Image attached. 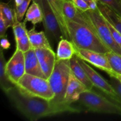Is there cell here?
<instances>
[{"instance_id":"cell-1","label":"cell","mask_w":121,"mask_h":121,"mask_svg":"<svg viewBox=\"0 0 121 121\" xmlns=\"http://www.w3.org/2000/svg\"><path fill=\"white\" fill-rule=\"evenodd\" d=\"M11 105L30 121L64 113L80 112L79 109L66 103H56L39 97L32 96L22 93L16 86L4 92Z\"/></svg>"},{"instance_id":"cell-2","label":"cell","mask_w":121,"mask_h":121,"mask_svg":"<svg viewBox=\"0 0 121 121\" xmlns=\"http://www.w3.org/2000/svg\"><path fill=\"white\" fill-rule=\"evenodd\" d=\"M65 19L69 40L74 46L105 54L111 51L92 28L69 19Z\"/></svg>"},{"instance_id":"cell-3","label":"cell","mask_w":121,"mask_h":121,"mask_svg":"<svg viewBox=\"0 0 121 121\" xmlns=\"http://www.w3.org/2000/svg\"><path fill=\"white\" fill-rule=\"evenodd\" d=\"M78 102L90 112L121 115V105L92 89L82 93Z\"/></svg>"},{"instance_id":"cell-4","label":"cell","mask_w":121,"mask_h":121,"mask_svg":"<svg viewBox=\"0 0 121 121\" xmlns=\"http://www.w3.org/2000/svg\"><path fill=\"white\" fill-rule=\"evenodd\" d=\"M70 73L69 59L56 60L53 72L48 79L51 88L55 95L52 100L54 102L65 103V97Z\"/></svg>"},{"instance_id":"cell-5","label":"cell","mask_w":121,"mask_h":121,"mask_svg":"<svg viewBox=\"0 0 121 121\" xmlns=\"http://www.w3.org/2000/svg\"><path fill=\"white\" fill-rule=\"evenodd\" d=\"M16 86L22 93L32 96L52 100L55 96L48 79L27 73L20 79Z\"/></svg>"},{"instance_id":"cell-6","label":"cell","mask_w":121,"mask_h":121,"mask_svg":"<svg viewBox=\"0 0 121 121\" xmlns=\"http://www.w3.org/2000/svg\"><path fill=\"white\" fill-rule=\"evenodd\" d=\"M92 24L94 31L110 50L121 56V48L116 43L105 18L99 9H89L83 13Z\"/></svg>"},{"instance_id":"cell-7","label":"cell","mask_w":121,"mask_h":121,"mask_svg":"<svg viewBox=\"0 0 121 121\" xmlns=\"http://www.w3.org/2000/svg\"><path fill=\"white\" fill-rule=\"evenodd\" d=\"M40 4L43 15L45 33L49 41H60L63 38L59 21L47 0H34Z\"/></svg>"},{"instance_id":"cell-8","label":"cell","mask_w":121,"mask_h":121,"mask_svg":"<svg viewBox=\"0 0 121 121\" xmlns=\"http://www.w3.org/2000/svg\"><path fill=\"white\" fill-rule=\"evenodd\" d=\"M79 63L80 64L83 69L86 72L89 78L93 83V86L100 90L106 96L112 99L113 101L117 103L118 100V95L113 88L112 86L109 82L106 81L102 76L100 75L97 72H96L93 68L87 65L85 61L78 57Z\"/></svg>"},{"instance_id":"cell-9","label":"cell","mask_w":121,"mask_h":121,"mask_svg":"<svg viewBox=\"0 0 121 121\" xmlns=\"http://www.w3.org/2000/svg\"><path fill=\"white\" fill-rule=\"evenodd\" d=\"M74 48H75V54L79 58L93 65L97 68L105 71L109 74V76L114 74L108 60L106 54L79 48L76 46H74Z\"/></svg>"},{"instance_id":"cell-10","label":"cell","mask_w":121,"mask_h":121,"mask_svg":"<svg viewBox=\"0 0 121 121\" xmlns=\"http://www.w3.org/2000/svg\"><path fill=\"white\" fill-rule=\"evenodd\" d=\"M6 73L9 80L16 86L20 79L26 74L24 53L16 49L6 64Z\"/></svg>"},{"instance_id":"cell-11","label":"cell","mask_w":121,"mask_h":121,"mask_svg":"<svg viewBox=\"0 0 121 121\" xmlns=\"http://www.w3.org/2000/svg\"><path fill=\"white\" fill-rule=\"evenodd\" d=\"M35 52L41 69L47 79H48L55 66L57 60L56 54L51 48H35Z\"/></svg>"},{"instance_id":"cell-12","label":"cell","mask_w":121,"mask_h":121,"mask_svg":"<svg viewBox=\"0 0 121 121\" xmlns=\"http://www.w3.org/2000/svg\"><path fill=\"white\" fill-rule=\"evenodd\" d=\"M89 91L86 86L78 80L71 72L65 97V102L68 104L78 102L82 93Z\"/></svg>"},{"instance_id":"cell-13","label":"cell","mask_w":121,"mask_h":121,"mask_svg":"<svg viewBox=\"0 0 121 121\" xmlns=\"http://www.w3.org/2000/svg\"><path fill=\"white\" fill-rule=\"evenodd\" d=\"M63 11L65 18L87 26L93 30L92 24L88 19L83 13L76 7L72 0H64L63 3Z\"/></svg>"},{"instance_id":"cell-14","label":"cell","mask_w":121,"mask_h":121,"mask_svg":"<svg viewBox=\"0 0 121 121\" xmlns=\"http://www.w3.org/2000/svg\"><path fill=\"white\" fill-rule=\"evenodd\" d=\"M24 56L26 73L47 79L41 69L34 48H31L25 52Z\"/></svg>"},{"instance_id":"cell-15","label":"cell","mask_w":121,"mask_h":121,"mask_svg":"<svg viewBox=\"0 0 121 121\" xmlns=\"http://www.w3.org/2000/svg\"><path fill=\"white\" fill-rule=\"evenodd\" d=\"M70 61L71 72L73 73V75L78 80H80L82 83H83L89 90H92L94 86L89 78L85 70L79 63L78 57L76 54H74L70 59Z\"/></svg>"},{"instance_id":"cell-16","label":"cell","mask_w":121,"mask_h":121,"mask_svg":"<svg viewBox=\"0 0 121 121\" xmlns=\"http://www.w3.org/2000/svg\"><path fill=\"white\" fill-rule=\"evenodd\" d=\"M27 34L32 48L34 49L39 48L52 49L49 40L46 36L45 32H37L35 30V27H33L31 29L27 31Z\"/></svg>"},{"instance_id":"cell-17","label":"cell","mask_w":121,"mask_h":121,"mask_svg":"<svg viewBox=\"0 0 121 121\" xmlns=\"http://www.w3.org/2000/svg\"><path fill=\"white\" fill-rule=\"evenodd\" d=\"M47 1L59 21L63 37L64 39H66L69 40L67 28H66V19L64 16L63 11V3L64 0H47Z\"/></svg>"},{"instance_id":"cell-18","label":"cell","mask_w":121,"mask_h":121,"mask_svg":"<svg viewBox=\"0 0 121 121\" xmlns=\"http://www.w3.org/2000/svg\"><path fill=\"white\" fill-rule=\"evenodd\" d=\"M98 7L104 17L121 34V17L105 5L98 1Z\"/></svg>"},{"instance_id":"cell-19","label":"cell","mask_w":121,"mask_h":121,"mask_svg":"<svg viewBox=\"0 0 121 121\" xmlns=\"http://www.w3.org/2000/svg\"><path fill=\"white\" fill-rule=\"evenodd\" d=\"M75 54V48L73 44L66 39H61L58 43L57 50V60H68Z\"/></svg>"},{"instance_id":"cell-20","label":"cell","mask_w":121,"mask_h":121,"mask_svg":"<svg viewBox=\"0 0 121 121\" xmlns=\"http://www.w3.org/2000/svg\"><path fill=\"white\" fill-rule=\"evenodd\" d=\"M43 20L42 9L41 6L37 2L33 1V4L28 7L26 12V17H25V22L30 21L33 25H35L41 22Z\"/></svg>"},{"instance_id":"cell-21","label":"cell","mask_w":121,"mask_h":121,"mask_svg":"<svg viewBox=\"0 0 121 121\" xmlns=\"http://www.w3.org/2000/svg\"><path fill=\"white\" fill-rule=\"evenodd\" d=\"M6 61L3 53V49L1 48L0 51V85L1 89L4 92H5L15 85L11 82L6 73Z\"/></svg>"},{"instance_id":"cell-22","label":"cell","mask_w":121,"mask_h":121,"mask_svg":"<svg viewBox=\"0 0 121 121\" xmlns=\"http://www.w3.org/2000/svg\"><path fill=\"white\" fill-rule=\"evenodd\" d=\"M0 14L3 17L8 28L13 27L17 20L15 9H13L8 4L5 2H1Z\"/></svg>"},{"instance_id":"cell-23","label":"cell","mask_w":121,"mask_h":121,"mask_svg":"<svg viewBox=\"0 0 121 121\" xmlns=\"http://www.w3.org/2000/svg\"><path fill=\"white\" fill-rule=\"evenodd\" d=\"M106 56L114 74L121 75V56L112 51L107 52Z\"/></svg>"},{"instance_id":"cell-24","label":"cell","mask_w":121,"mask_h":121,"mask_svg":"<svg viewBox=\"0 0 121 121\" xmlns=\"http://www.w3.org/2000/svg\"><path fill=\"white\" fill-rule=\"evenodd\" d=\"M12 27H13V31H14L15 41H18L21 38L23 37L26 34H27L28 30L26 28V22L24 21L21 22L17 20Z\"/></svg>"},{"instance_id":"cell-25","label":"cell","mask_w":121,"mask_h":121,"mask_svg":"<svg viewBox=\"0 0 121 121\" xmlns=\"http://www.w3.org/2000/svg\"><path fill=\"white\" fill-rule=\"evenodd\" d=\"M99 2L107 6L121 17V0H99Z\"/></svg>"},{"instance_id":"cell-26","label":"cell","mask_w":121,"mask_h":121,"mask_svg":"<svg viewBox=\"0 0 121 121\" xmlns=\"http://www.w3.org/2000/svg\"><path fill=\"white\" fill-rule=\"evenodd\" d=\"M31 0H24L21 5L15 7V11L17 14V19L18 21H21L23 19L25 14L28 8V5Z\"/></svg>"},{"instance_id":"cell-27","label":"cell","mask_w":121,"mask_h":121,"mask_svg":"<svg viewBox=\"0 0 121 121\" xmlns=\"http://www.w3.org/2000/svg\"><path fill=\"white\" fill-rule=\"evenodd\" d=\"M16 46L17 49L20 50L22 52H23L24 53L27 52L30 48H31L32 47L31 45L30 41L29 38H28V34H26L21 39L17 41Z\"/></svg>"},{"instance_id":"cell-28","label":"cell","mask_w":121,"mask_h":121,"mask_svg":"<svg viewBox=\"0 0 121 121\" xmlns=\"http://www.w3.org/2000/svg\"><path fill=\"white\" fill-rule=\"evenodd\" d=\"M110 78L111 79H110L109 83L118 95V100L117 103L121 105V82L115 77L110 76Z\"/></svg>"},{"instance_id":"cell-29","label":"cell","mask_w":121,"mask_h":121,"mask_svg":"<svg viewBox=\"0 0 121 121\" xmlns=\"http://www.w3.org/2000/svg\"><path fill=\"white\" fill-rule=\"evenodd\" d=\"M78 9L82 13L87 11L89 9V7L87 2L84 0H72Z\"/></svg>"},{"instance_id":"cell-30","label":"cell","mask_w":121,"mask_h":121,"mask_svg":"<svg viewBox=\"0 0 121 121\" xmlns=\"http://www.w3.org/2000/svg\"><path fill=\"white\" fill-rule=\"evenodd\" d=\"M5 21L3 17L0 14V37L6 36V31L8 29Z\"/></svg>"},{"instance_id":"cell-31","label":"cell","mask_w":121,"mask_h":121,"mask_svg":"<svg viewBox=\"0 0 121 121\" xmlns=\"http://www.w3.org/2000/svg\"><path fill=\"white\" fill-rule=\"evenodd\" d=\"M11 44L8 39L6 38V36L1 37V48L3 50H7L10 47Z\"/></svg>"},{"instance_id":"cell-32","label":"cell","mask_w":121,"mask_h":121,"mask_svg":"<svg viewBox=\"0 0 121 121\" xmlns=\"http://www.w3.org/2000/svg\"><path fill=\"white\" fill-rule=\"evenodd\" d=\"M98 1H95V0H93V1H91L90 2H87V4L89 5V9H91V10H96V9H98Z\"/></svg>"},{"instance_id":"cell-33","label":"cell","mask_w":121,"mask_h":121,"mask_svg":"<svg viewBox=\"0 0 121 121\" xmlns=\"http://www.w3.org/2000/svg\"><path fill=\"white\" fill-rule=\"evenodd\" d=\"M24 0H14L15 4V7H17L19 6L20 5H21L22 4V2H23Z\"/></svg>"},{"instance_id":"cell-34","label":"cell","mask_w":121,"mask_h":121,"mask_svg":"<svg viewBox=\"0 0 121 121\" xmlns=\"http://www.w3.org/2000/svg\"><path fill=\"white\" fill-rule=\"evenodd\" d=\"M114 76L115 78H117L118 80L121 82V74H113L112 76Z\"/></svg>"},{"instance_id":"cell-35","label":"cell","mask_w":121,"mask_h":121,"mask_svg":"<svg viewBox=\"0 0 121 121\" xmlns=\"http://www.w3.org/2000/svg\"><path fill=\"white\" fill-rule=\"evenodd\" d=\"M84 1H86V2H90V1H93V0H84ZM95 1H99V0H95Z\"/></svg>"},{"instance_id":"cell-36","label":"cell","mask_w":121,"mask_h":121,"mask_svg":"<svg viewBox=\"0 0 121 121\" xmlns=\"http://www.w3.org/2000/svg\"><path fill=\"white\" fill-rule=\"evenodd\" d=\"M33 1H34V0H33Z\"/></svg>"}]
</instances>
